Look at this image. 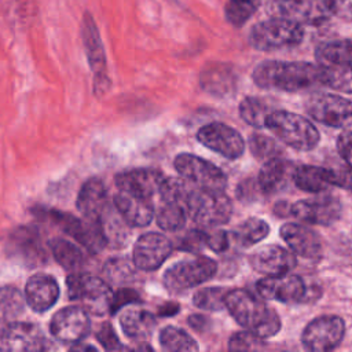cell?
Returning a JSON list of instances; mask_svg holds the SVG:
<instances>
[{
  "instance_id": "cell-37",
  "label": "cell",
  "mask_w": 352,
  "mask_h": 352,
  "mask_svg": "<svg viewBox=\"0 0 352 352\" xmlns=\"http://www.w3.org/2000/svg\"><path fill=\"white\" fill-rule=\"evenodd\" d=\"M320 84L336 91L352 94V69L320 65Z\"/></svg>"
},
{
  "instance_id": "cell-35",
  "label": "cell",
  "mask_w": 352,
  "mask_h": 352,
  "mask_svg": "<svg viewBox=\"0 0 352 352\" xmlns=\"http://www.w3.org/2000/svg\"><path fill=\"white\" fill-rule=\"evenodd\" d=\"M270 232V226L257 217H250L234 230V239L241 246H252L264 239Z\"/></svg>"
},
{
  "instance_id": "cell-5",
  "label": "cell",
  "mask_w": 352,
  "mask_h": 352,
  "mask_svg": "<svg viewBox=\"0 0 352 352\" xmlns=\"http://www.w3.org/2000/svg\"><path fill=\"white\" fill-rule=\"evenodd\" d=\"M66 285L69 297L78 301L88 312L94 315L111 312L113 293L103 279L88 274L74 272L69 275Z\"/></svg>"
},
{
  "instance_id": "cell-17",
  "label": "cell",
  "mask_w": 352,
  "mask_h": 352,
  "mask_svg": "<svg viewBox=\"0 0 352 352\" xmlns=\"http://www.w3.org/2000/svg\"><path fill=\"white\" fill-rule=\"evenodd\" d=\"M170 241L158 232L143 234L133 246V264L139 270H157L170 254Z\"/></svg>"
},
{
  "instance_id": "cell-30",
  "label": "cell",
  "mask_w": 352,
  "mask_h": 352,
  "mask_svg": "<svg viewBox=\"0 0 352 352\" xmlns=\"http://www.w3.org/2000/svg\"><path fill=\"white\" fill-rule=\"evenodd\" d=\"M201 85L205 91L223 96L234 88V76L231 70L223 65L208 66L201 73Z\"/></svg>"
},
{
  "instance_id": "cell-19",
  "label": "cell",
  "mask_w": 352,
  "mask_h": 352,
  "mask_svg": "<svg viewBox=\"0 0 352 352\" xmlns=\"http://www.w3.org/2000/svg\"><path fill=\"white\" fill-rule=\"evenodd\" d=\"M256 289L263 298L280 302H297L305 296V283L297 275L267 276L256 283Z\"/></svg>"
},
{
  "instance_id": "cell-26",
  "label": "cell",
  "mask_w": 352,
  "mask_h": 352,
  "mask_svg": "<svg viewBox=\"0 0 352 352\" xmlns=\"http://www.w3.org/2000/svg\"><path fill=\"white\" fill-rule=\"evenodd\" d=\"M77 208L84 217L100 220L109 209L107 191L100 179L92 177L82 184L77 197Z\"/></svg>"
},
{
  "instance_id": "cell-3",
  "label": "cell",
  "mask_w": 352,
  "mask_h": 352,
  "mask_svg": "<svg viewBox=\"0 0 352 352\" xmlns=\"http://www.w3.org/2000/svg\"><path fill=\"white\" fill-rule=\"evenodd\" d=\"M265 128L272 131L283 143L296 148L308 151L319 142V132L305 117L290 111H271L267 117Z\"/></svg>"
},
{
  "instance_id": "cell-46",
  "label": "cell",
  "mask_w": 352,
  "mask_h": 352,
  "mask_svg": "<svg viewBox=\"0 0 352 352\" xmlns=\"http://www.w3.org/2000/svg\"><path fill=\"white\" fill-rule=\"evenodd\" d=\"M206 246H209L214 252H224L228 248V235L223 230H213L205 232Z\"/></svg>"
},
{
  "instance_id": "cell-15",
  "label": "cell",
  "mask_w": 352,
  "mask_h": 352,
  "mask_svg": "<svg viewBox=\"0 0 352 352\" xmlns=\"http://www.w3.org/2000/svg\"><path fill=\"white\" fill-rule=\"evenodd\" d=\"M50 344L41 330L23 322L10 323L0 331V351H47Z\"/></svg>"
},
{
  "instance_id": "cell-10",
  "label": "cell",
  "mask_w": 352,
  "mask_h": 352,
  "mask_svg": "<svg viewBox=\"0 0 352 352\" xmlns=\"http://www.w3.org/2000/svg\"><path fill=\"white\" fill-rule=\"evenodd\" d=\"M307 113L316 121L345 128L352 124V102L334 94H314L305 102Z\"/></svg>"
},
{
  "instance_id": "cell-31",
  "label": "cell",
  "mask_w": 352,
  "mask_h": 352,
  "mask_svg": "<svg viewBox=\"0 0 352 352\" xmlns=\"http://www.w3.org/2000/svg\"><path fill=\"white\" fill-rule=\"evenodd\" d=\"M48 246L55 257V260L69 271H78L85 264V257L82 252L72 242L63 238H52Z\"/></svg>"
},
{
  "instance_id": "cell-9",
  "label": "cell",
  "mask_w": 352,
  "mask_h": 352,
  "mask_svg": "<svg viewBox=\"0 0 352 352\" xmlns=\"http://www.w3.org/2000/svg\"><path fill=\"white\" fill-rule=\"evenodd\" d=\"M175 168L179 175L202 190L224 191L227 177L224 172L212 162L192 154H179L175 158Z\"/></svg>"
},
{
  "instance_id": "cell-36",
  "label": "cell",
  "mask_w": 352,
  "mask_h": 352,
  "mask_svg": "<svg viewBox=\"0 0 352 352\" xmlns=\"http://www.w3.org/2000/svg\"><path fill=\"white\" fill-rule=\"evenodd\" d=\"M270 107L265 100L256 96H248L239 104V116L245 122L256 128H264Z\"/></svg>"
},
{
  "instance_id": "cell-18",
  "label": "cell",
  "mask_w": 352,
  "mask_h": 352,
  "mask_svg": "<svg viewBox=\"0 0 352 352\" xmlns=\"http://www.w3.org/2000/svg\"><path fill=\"white\" fill-rule=\"evenodd\" d=\"M249 263L257 272L267 276L287 274L297 264L294 254L279 245H265L258 248L250 254Z\"/></svg>"
},
{
  "instance_id": "cell-16",
  "label": "cell",
  "mask_w": 352,
  "mask_h": 352,
  "mask_svg": "<svg viewBox=\"0 0 352 352\" xmlns=\"http://www.w3.org/2000/svg\"><path fill=\"white\" fill-rule=\"evenodd\" d=\"M82 40L85 45V52L91 65L92 72L95 73V81H94V88L95 94L100 95L103 94L109 85L110 81L106 76V58H104V51L103 45L100 41V36L98 33L95 21L89 14H85L84 21H82Z\"/></svg>"
},
{
  "instance_id": "cell-20",
  "label": "cell",
  "mask_w": 352,
  "mask_h": 352,
  "mask_svg": "<svg viewBox=\"0 0 352 352\" xmlns=\"http://www.w3.org/2000/svg\"><path fill=\"white\" fill-rule=\"evenodd\" d=\"M114 205L122 220L132 227H146L155 214L154 199L120 190L114 197Z\"/></svg>"
},
{
  "instance_id": "cell-34",
  "label": "cell",
  "mask_w": 352,
  "mask_h": 352,
  "mask_svg": "<svg viewBox=\"0 0 352 352\" xmlns=\"http://www.w3.org/2000/svg\"><path fill=\"white\" fill-rule=\"evenodd\" d=\"M26 297L12 286L0 287V323L18 318L25 309Z\"/></svg>"
},
{
  "instance_id": "cell-47",
  "label": "cell",
  "mask_w": 352,
  "mask_h": 352,
  "mask_svg": "<svg viewBox=\"0 0 352 352\" xmlns=\"http://www.w3.org/2000/svg\"><path fill=\"white\" fill-rule=\"evenodd\" d=\"M139 300V296L135 290L128 289V287H122L120 289L116 294H113V302H111V312L118 311L120 308L125 307L126 304L135 302Z\"/></svg>"
},
{
  "instance_id": "cell-23",
  "label": "cell",
  "mask_w": 352,
  "mask_h": 352,
  "mask_svg": "<svg viewBox=\"0 0 352 352\" xmlns=\"http://www.w3.org/2000/svg\"><path fill=\"white\" fill-rule=\"evenodd\" d=\"M280 236L293 250V253L305 257L314 258L320 254L322 243L318 234L297 223H286L280 227Z\"/></svg>"
},
{
  "instance_id": "cell-25",
  "label": "cell",
  "mask_w": 352,
  "mask_h": 352,
  "mask_svg": "<svg viewBox=\"0 0 352 352\" xmlns=\"http://www.w3.org/2000/svg\"><path fill=\"white\" fill-rule=\"evenodd\" d=\"M293 166L292 162L274 157L267 160L258 172V186L265 194H275L287 187L290 180L293 182Z\"/></svg>"
},
{
  "instance_id": "cell-45",
  "label": "cell",
  "mask_w": 352,
  "mask_h": 352,
  "mask_svg": "<svg viewBox=\"0 0 352 352\" xmlns=\"http://www.w3.org/2000/svg\"><path fill=\"white\" fill-rule=\"evenodd\" d=\"M96 338L100 342V345L107 351H116L122 348L114 329L109 323H104L100 326L99 331L96 333Z\"/></svg>"
},
{
  "instance_id": "cell-50",
  "label": "cell",
  "mask_w": 352,
  "mask_h": 352,
  "mask_svg": "<svg viewBox=\"0 0 352 352\" xmlns=\"http://www.w3.org/2000/svg\"><path fill=\"white\" fill-rule=\"evenodd\" d=\"M206 319H208V318L201 316V315H192V316H190V318H188V323H190L194 329H197V330H202V329L205 327V323L208 322Z\"/></svg>"
},
{
  "instance_id": "cell-6",
  "label": "cell",
  "mask_w": 352,
  "mask_h": 352,
  "mask_svg": "<svg viewBox=\"0 0 352 352\" xmlns=\"http://www.w3.org/2000/svg\"><path fill=\"white\" fill-rule=\"evenodd\" d=\"M304 30L300 23L287 18H274L257 23L249 36L252 47L258 51H274L301 43Z\"/></svg>"
},
{
  "instance_id": "cell-41",
  "label": "cell",
  "mask_w": 352,
  "mask_h": 352,
  "mask_svg": "<svg viewBox=\"0 0 352 352\" xmlns=\"http://www.w3.org/2000/svg\"><path fill=\"white\" fill-rule=\"evenodd\" d=\"M249 146L253 155L258 160H270L282 154V147L274 139L264 135H252L249 138Z\"/></svg>"
},
{
  "instance_id": "cell-49",
  "label": "cell",
  "mask_w": 352,
  "mask_h": 352,
  "mask_svg": "<svg viewBox=\"0 0 352 352\" xmlns=\"http://www.w3.org/2000/svg\"><path fill=\"white\" fill-rule=\"evenodd\" d=\"M334 14L352 19V0H334Z\"/></svg>"
},
{
  "instance_id": "cell-28",
  "label": "cell",
  "mask_w": 352,
  "mask_h": 352,
  "mask_svg": "<svg viewBox=\"0 0 352 352\" xmlns=\"http://www.w3.org/2000/svg\"><path fill=\"white\" fill-rule=\"evenodd\" d=\"M322 66H341L352 69V40H336L320 44L315 52Z\"/></svg>"
},
{
  "instance_id": "cell-40",
  "label": "cell",
  "mask_w": 352,
  "mask_h": 352,
  "mask_svg": "<svg viewBox=\"0 0 352 352\" xmlns=\"http://www.w3.org/2000/svg\"><path fill=\"white\" fill-rule=\"evenodd\" d=\"M103 275L110 283H128L133 279V268L125 258H111L103 267Z\"/></svg>"
},
{
  "instance_id": "cell-11",
  "label": "cell",
  "mask_w": 352,
  "mask_h": 352,
  "mask_svg": "<svg viewBox=\"0 0 352 352\" xmlns=\"http://www.w3.org/2000/svg\"><path fill=\"white\" fill-rule=\"evenodd\" d=\"M341 204L333 194H320L314 198L301 199L289 206V216L308 224L330 226L338 220Z\"/></svg>"
},
{
  "instance_id": "cell-12",
  "label": "cell",
  "mask_w": 352,
  "mask_h": 352,
  "mask_svg": "<svg viewBox=\"0 0 352 352\" xmlns=\"http://www.w3.org/2000/svg\"><path fill=\"white\" fill-rule=\"evenodd\" d=\"M197 138L204 146L230 160L241 157L245 151V142L239 132L221 122L204 125L199 128Z\"/></svg>"
},
{
  "instance_id": "cell-42",
  "label": "cell",
  "mask_w": 352,
  "mask_h": 352,
  "mask_svg": "<svg viewBox=\"0 0 352 352\" xmlns=\"http://www.w3.org/2000/svg\"><path fill=\"white\" fill-rule=\"evenodd\" d=\"M264 348L263 337L246 330L235 333L228 341V349L231 351H257Z\"/></svg>"
},
{
  "instance_id": "cell-27",
  "label": "cell",
  "mask_w": 352,
  "mask_h": 352,
  "mask_svg": "<svg viewBox=\"0 0 352 352\" xmlns=\"http://www.w3.org/2000/svg\"><path fill=\"white\" fill-rule=\"evenodd\" d=\"M120 323L124 333L131 340L146 342V340L153 334L157 320L154 315L146 309L129 308L121 315Z\"/></svg>"
},
{
  "instance_id": "cell-4",
  "label": "cell",
  "mask_w": 352,
  "mask_h": 352,
  "mask_svg": "<svg viewBox=\"0 0 352 352\" xmlns=\"http://www.w3.org/2000/svg\"><path fill=\"white\" fill-rule=\"evenodd\" d=\"M188 216L201 227L210 228L228 221L232 204L224 191H208L192 186L187 202Z\"/></svg>"
},
{
  "instance_id": "cell-38",
  "label": "cell",
  "mask_w": 352,
  "mask_h": 352,
  "mask_svg": "<svg viewBox=\"0 0 352 352\" xmlns=\"http://www.w3.org/2000/svg\"><path fill=\"white\" fill-rule=\"evenodd\" d=\"M227 293L228 290L224 287H204L194 294L192 302L201 309L220 311L226 307Z\"/></svg>"
},
{
  "instance_id": "cell-21",
  "label": "cell",
  "mask_w": 352,
  "mask_h": 352,
  "mask_svg": "<svg viewBox=\"0 0 352 352\" xmlns=\"http://www.w3.org/2000/svg\"><path fill=\"white\" fill-rule=\"evenodd\" d=\"M164 179L165 176L158 170L142 168L121 172L116 176L114 182L118 190L154 199L155 195L160 197Z\"/></svg>"
},
{
  "instance_id": "cell-44",
  "label": "cell",
  "mask_w": 352,
  "mask_h": 352,
  "mask_svg": "<svg viewBox=\"0 0 352 352\" xmlns=\"http://www.w3.org/2000/svg\"><path fill=\"white\" fill-rule=\"evenodd\" d=\"M205 245H206L205 231L191 230L183 238H180V242H179L177 248L183 249V250H187V252H198Z\"/></svg>"
},
{
  "instance_id": "cell-8",
  "label": "cell",
  "mask_w": 352,
  "mask_h": 352,
  "mask_svg": "<svg viewBox=\"0 0 352 352\" xmlns=\"http://www.w3.org/2000/svg\"><path fill=\"white\" fill-rule=\"evenodd\" d=\"M345 334V323L337 315H322L309 322L302 334L301 342L307 351L327 352L337 348Z\"/></svg>"
},
{
  "instance_id": "cell-52",
  "label": "cell",
  "mask_w": 352,
  "mask_h": 352,
  "mask_svg": "<svg viewBox=\"0 0 352 352\" xmlns=\"http://www.w3.org/2000/svg\"><path fill=\"white\" fill-rule=\"evenodd\" d=\"M72 349L73 351H96V348L95 346H91V345H82V344H80V342H77V345H73L72 346Z\"/></svg>"
},
{
  "instance_id": "cell-1",
  "label": "cell",
  "mask_w": 352,
  "mask_h": 352,
  "mask_svg": "<svg viewBox=\"0 0 352 352\" xmlns=\"http://www.w3.org/2000/svg\"><path fill=\"white\" fill-rule=\"evenodd\" d=\"M252 77L261 88L296 92L320 84V66L308 62L267 60L254 69Z\"/></svg>"
},
{
  "instance_id": "cell-32",
  "label": "cell",
  "mask_w": 352,
  "mask_h": 352,
  "mask_svg": "<svg viewBox=\"0 0 352 352\" xmlns=\"http://www.w3.org/2000/svg\"><path fill=\"white\" fill-rule=\"evenodd\" d=\"M160 344L162 349L170 352H192L198 351L195 340L184 330L176 326H166L160 333Z\"/></svg>"
},
{
  "instance_id": "cell-29",
  "label": "cell",
  "mask_w": 352,
  "mask_h": 352,
  "mask_svg": "<svg viewBox=\"0 0 352 352\" xmlns=\"http://www.w3.org/2000/svg\"><path fill=\"white\" fill-rule=\"evenodd\" d=\"M293 183L302 191L322 192L330 184L329 169L314 165H298L293 170Z\"/></svg>"
},
{
  "instance_id": "cell-48",
  "label": "cell",
  "mask_w": 352,
  "mask_h": 352,
  "mask_svg": "<svg viewBox=\"0 0 352 352\" xmlns=\"http://www.w3.org/2000/svg\"><path fill=\"white\" fill-rule=\"evenodd\" d=\"M337 150L341 158L352 166V131L342 132L337 138Z\"/></svg>"
},
{
  "instance_id": "cell-13",
  "label": "cell",
  "mask_w": 352,
  "mask_h": 352,
  "mask_svg": "<svg viewBox=\"0 0 352 352\" xmlns=\"http://www.w3.org/2000/svg\"><path fill=\"white\" fill-rule=\"evenodd\" d=\"M276 10L300 25H319L334 15V0H278Z\"/></svg>"
},
{
  "instance_id": "cell-22",
  "label": "cell",
  "mask_w": 352,
  "mask_h": 352,
  "mask_svg": "<svg viewBox=\"0 0 352 352\" xmlns=\"http://www.w3.org/2000/svg\"><path fill=\"white\" fill-rule=\"evenodd\" d=\"M8 250L26 265H41L47 260L40 235L32 227L16 228L8 239Z\"/></svg>"
},
{
  "instance_id": "cell-14",
  "label": "cell",
  "mask_w": 352,
  "mask_h": 352,
  "mask_svg": "<svg viewBox=\"0 0 352 352\" xmlns=\"http://www.w3.org/2000/svg\"><path fill=\"white\" fill-rule=\"evenodd\" d=\"M88 311L82 307H66L51 320L52 336L65 344H77L89 333Z\"/></svg>"
},
{
  "instance_id": "cell-51",
  "label": "cell",
  "mask_w": 352,
  "mask_h": 352,
  "mask_svg": "<svg viewBox=\"0 0 352 352\" xmlns=\"http://www.w3.org/2000/svg\"><path fill=\"white\" fill-rule=\"evenodd\" d=\"M177 311H179V305H177V304H170V302L160 308V314L164 315V316L173 315V314H176Z\"/></svg>"
},
{
  "instance_id": "cell-2",
  "label": "cell",
  "mask_w": 352,
  "mask_h": 352,
  "mask_svg": "<svg viewBox=\"0 0 352 352\" xmlns=\"http://www.w3.org/2000/svg\"><path fill=\"white\" fill-rule=\"evenodd\" d=\"M226 308L236 323L263 338L272 337L280 330L278 314L260 297L248 290L235 289L228 292Z\"/></svg>"
},
{
  "instance_id": "cell-33",
  "label": "cell",
  "mask_w": 352,
  "mask_h": 352,
  "mask_svg": "<svg viewBox=\"0 0 352 352\" xmlns=\"http://www.w3.org/2000/svg\"><path fill=\"white\" fill-rule=\"evenodd\" d=\"M188 213L183 204L177 201H162L157 213V223L162 230L177 231L184 227Z\"/></svg>"
},
{
  "instance_id": "cell-39",
  "label": "cell",
  "mask_w": 352,
  "mask_h": 352,
  "mask_svg": "<svg viewBox=\"0 0 352 352\" xmlns=\"http://www.w3.org/2000/svg\"><path fill=\"white\" fill-rule=\"evenodd\" d=\"M260 4L261 0H228L226 18L234 26H241L253 15Z\"/></svg>"
},
{
  "instance_id": "cell-24",
  "label": "cell",
  "mask_w": 352,
  "mask_h": 352,
  "mask_svg": "<svg viewBox=\"0 0 352 352\" xmlns=\"http://www.w3.org/2000/svg\"><path fill=\"white\" fill-rule=\"evenodd\" d=\"M26 302L36 312H44L51 308L59 297L56 280L45 274H37L29 278L25 287Z\"/></svg>"
},
{
  "instance_id": "cell-7",
  "label": "cell",
  "mask_w": 352,
  "mask_h": 352,
  "mask_svg": "<svg viewBox=\"0 0 352 352\" xmlns=\"http://www.w3.org/2000/svg\"><path fill=\"white\" fill-rule=\"evenodd\" d=\"M216 271V261L205 256L182 260L165 272L164 285L169 292L177 293L209 280Z\"/></svg>"
},
{
  "instance_id": "cell-43",
  "label": "cell",
  "mask_w": 352,
  "mask_h": 352,
  "mask_svg": "<svg viewBox=\"0 0 352 352\" xmlns=\"http://www.w3.org/2000/svg\"><path fill=\"white\" fill-rule=\"evenodd\" d=\"M331 186H338L346 190H352V166L346 162L341 166L327 168Z\"/></svg>"
}]
</instances>
